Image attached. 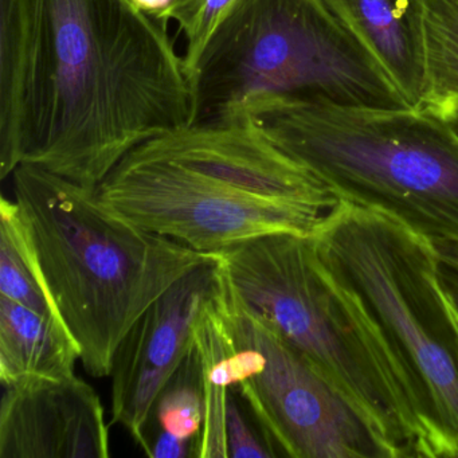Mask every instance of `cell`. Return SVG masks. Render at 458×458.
<instances>
[{
    "instance_id": "cell-1",
    "label": "cell",
    "mask_w": 458,
    "mask_h": 458,
    "mask_svg": "<svg viewBox=\"0 0 458 458\" xmlns=\"http://www.w3.org/2000/svg\"><path fill=\"white\" fill-rule=\"evenodd\" d=\"M167 20L132 0H0V178L98 191L141 144L195 122Z\"/></svg>"
},
{
    "instance_id": "cell-2",
    "label": "cell",
    "mask_w": 458,
    "mask_h": 458,
    "mask_svg": "<svg viewBox=\"0 0 458 458\" xmlns=\"http://www.w3.org/2000/svg\"><path fill=\"white\" fill-rule=\"evenodd\" d=\"M216 256L238 297L347 399L386 458L455 457L390 337L308 235L273 233Z\"/></svg>"
},
{
    "instance_id": "cell-3",
    "label": "cell",
    "mask_w": 458,
    "mask_h": 458,
    "mask_svg": "<svg viewBox=\"0 0 458 458\" xmlns=\"http://www.w3.org/2000/svg\"><path fill=\"white\" fill-rule=\"evenodd\" d=\"M12 176L50 307L85 371L111 377L117 347L141 313L214 254L136 226L96 191L44 168L22 165Z\"/></svg>"
},
{
    "instance_id": "cell-4",
    "label": "cell",
    "mask_w": 458,
    "mask_h": 458,
    "mask_svg": "<svg viewBox=\"0 0 458 458\" xmlns=\"http://www.w3.org/2000/svg\"><path fill=\"white\" fill-rule=\"evenodd\" d=\"M339 199L458 241V133L425 108L257 98L237 108Z\"/></svg>"
},
{
    "instance_id": "cell-5",
    "label": "cell",
    "mask_w": 458,
    "mask_h": 458,
    "mask_svg": "<svg viewBox=\"0 0 458 458\" xmlns=\"http://www.w3.org/2000/svg\"><path fill=\"white\" fill-rule=\"evenodd\" d=\"M195 122L257 98L407 106L324 0H238L192 73Z\"/></svg>"
},
{
    "instance_id": "cell-6",
    "label": "cell",
    "mask_w": 458,
    "mask_h": 458,
    "mask_svg": "<svg viewBox=\"0 0 458 458\" xmlns=\"http://www.w3.org/2000/svg\"><path fill=\"white\" fill-rule=\"evenodd\" d=\"M308 238L390 337L458 458V328L430 240L393 214L344 199Z\"/></svg>"
},
{
    "instance_id": "cell-7",
    "label": "cell",
    "mask_w": 458,
    "mask_h": 458,
    "mask_svg": "<svg viewBox=\"0 0 458 458\" xmlns=\"http://www.w3.org/2000/svg\"><path fill=\"white\" fill-rule=\"evenodd\" d=\"M216 302L237 388L276 457L386 458L347 399L235 293L219 262Z\"/></svg>"
},
{
    "instance_id": "cell-8",
    "label": "cell",
    "mask_w": 458,
    "mask_h": 458,
    "mask_svg": "<svg viewBox=\"0 0 458 458\" xmlns=\"http://www.w3.org/2000/svg\"><path fill=\"white\" fill-rule=\"evenodd\" d=\"M136 226L218 254L273 233L308 235L331 208L245 194L173 162L128 154L96 191Z\"/></svg>"
},
{
    "instance_id": "cell-9",
    "label": "cell",
    "mask_w": 458,
    "mask_h": 458,
    "mask_svg": "<svg viewBox=\"0 0 458 458\" xmlns=\"http://www.w3.org/2000/svg\"><path fill=\"white\" fill-rule=\"evenodd\" d=\"M218 273L214 254L176 281L141 313L114 353L111 425H122L146 454L155 402L191 347L198 318L218 285Z\"/></svg>"
},
{
    "instance_id": "cell-10",
    "label": "cell",
    "mask_w": 458,
    "mask_h": 458,
    "mask_svg": "<svg viewBox=\"0 0 458 458\" xmlns=\"http://www.w3.org/2000/svg\"><path fill=\"white\" fill-rule=\"evenodd\" d=\"M131 154L175 163L256 197L328 208L339 202L315 174L284 154L238 109L152 139Z\"/></svg>"
},
{
    "instance_id": "cell-11",
    "label": "cell",
    "mask_w": 458,
    "mask_h": 458,
    "mask_svg": "<svg viewBox=\"0 0 458 458\" xmlns=\"http://www.w3.org/2000/svg\"><path fill=\"white\" fill-rule=\"evenodd\" d=\"M4 387L0 458L111 455L100 396L81 377H28Z\"/></svg>"
},
{
    "instance_id": "cell-12",
    "label": "cell",
    "mask_w": 458,
    "mask_h": 458,
    "mask_svg": "<svg viewBox=\"0 0 458 458\" xmlns=\"http://www.w3.org/2000/svg\"><path fill=\"white\" fill-rule=\"evenodd\" d=\"M410 108L426 89V0H324Z\"/></svg>"
},
{
    "instance_id": "cell-13",
    "label": "cell",
    "mask_w": 458,
    "mask_h": 458,
    "mask_svg": "<svg viewBox=\"0 0 458 458\" xmlns=\"http://www.w3.org/2000/svg\"><path fill=\"white\" fill-rule=\"evenodd\" d=\"M79 345L55 315L0 296V382L73 377Z\"/></svg>"
},
{
    "instance_id": "cell-14",
    "label": "cell",
    "mask_w": 458,
    "mask_h": 458,
    "mask_svg": "<svg viewBox=\"0 0 458 458\" xmlns=\"http://www.w3.org/2000/svg\"><path fill=\"white\" fill-rule=\"evenodd\" d=\"M216 291L203 308L192 334L205 399L202 428L192 444L194 457H229L226 412L230 391L234 388L233 342L216 307Z\"/></svg>"
},
{
    "instance_id": "cell-15",
    "label": "cell",
    "mask_w": 458,
    "mask_h": 458,
    "mask_svg": "<svg viewBox=\"0 0 458 458\" xmlns=\"http://www.w3.org/2000/svg\"><path fill=\"white\" fill-rule=\"evenodd\" d=\"M426 89L420 108H458V0H426Z\"/></svg>"
},
{
    "instance_id": "cell-16",
    "label": "cell",
    "mask_w": 458,
    "mask_h": 458,
    "mask_svg": "<svg viewBox=\"0 0 458 458\" xmlns=\"http://www.w3.org/2000/svg\"><path fill=\"white\" fill-rule=\"evenodd\" d=\"M0 296L55 315L39 281L20 208L6 197L0 202Z\"/></svg>"
},
{
    "instance_id": "cell-17",
    "label": "cell",
    "mask_w": 458,
    "mask_h": 458,
    "mask_svg": "<svg viewBox=\"0 0 458 458\" xmlns=\"http://www.w3.org/2000/svg\"><path fill=\"white\" fill-rule=\"evenodd\" d=\"M205 412L199 361L192 340L181 366L171 375L157 395L149 422H157V433L170 434L194 444L199 436ZM148 422V423H149Z\"/></svg>"
},
{
    "instance_id": "cell-18",
    "label": "cell",
    "mask_w": 458,
    "mask_h": 458,
    "mask_svg": "<svg viewBox=\"0 0 458 458\" xmlns=\"http://www.w3.org/2000/svg\"><path fill=\"white\" fill-rule=\"evenodd\" d=\"M237 4L238 0H186L157 15L163 20L175 21L179 31L186 38L183 58L189 79H191L211 37Z\"/></svg>"
},
{
    "instance_id": "cell-19",
    "label": "cell",
    "mask_w": 458,
    "mask_h": 458,
    "mask_svg": "<svg viewBox=\"0 0 458 458\" xmlns=\"http://www.w3.org/2000/svg\"><path fill=\"white\" fill-rule=\"evenodd\" d=\"M234 388L230 391L227 401L226 437L227 453L230 458H270L276 457L264 437L249 425L245 415L235 401Z\"/></svg>"
},
{
    "instance_id": "cell-20",
    "label": "cell",
    "mask_w": 458,
    "mask_h": 458,
    "mask_svg": "<svg viewBox=\"0 0 458 458\" xmlns=\"http://www.w3.org/2000/svg\"><path fill=\"white\" fill-rule=\"evenodd\" d=\"M430 242L438 259L442 278L458 286V241L434 238Z\"/></svg>"
},
{
    "instance_id": "cell-21",
    "label": "cell",
    "mask_w": 458,
    "mask_h": 458,
    "mask_svg": "<svg viewBox=\"0 0 458 458\" xmlns=\"http://www.w3.org/2000/svg\"><path fill=\"white\" fill-rule=\"evenodd\" d=\"M147 455L152 458L191 457V444L170 434L157 433L149 439Z\"/></svg>"
},
{
    "instance_id": "cell-22",
    "label": "cell",
    "mask_w": 458,
    "mask_h": 458,
    "mask_svg": "<svg viewBox=\"0 0 458 458\" xmlns=\"http://www.w3.org/2000/svg\"><path fill=\"white\" fill-rule=\"evenodd\" d=\"M439 276H441V273H439ZM441 283L445 302H446L447 308H449L450 315H452L455 326L458 327V286L445 280V278H442V276Z\"/></svg>"
},
{
    "instance_id": "cell-23",
    "label": "cell",
    "mask_w": 458,
    "mask_h": 458,
    "mask_svg": "<svg viewBox=\"0 0 458 458\" xmlns=\"http://www.w3.org/2000/svg\"><path fill=\"white\" fill-rule=\"evenodd\" d=\"M132 4L143 12L159 15L170 7L173 0H132Z\"/></svg>"
},
{
    "instance_id": "cell-24",
    "label": "cell",
    "mask_w": 458,
    "mask_h": 458,
    "mask_svg": "<svg viewBox=\"0 0 458 458\" xmlns=\"http://www.w3.org/2000/svg\"><path fill=\"white\" fill-rule=\"evenodd\" d=\"M439 116L446 119L447 123L452 125L453 130L458 133V108L449 109V111L444 112V114H439Z\"/></svg>"
},
{
    "instance_id": "cell-25",
    "label": "cell",
    "mask_w": 458,
    "mask_h": 458,
    "mask_svg": "<svg viewBox=\"0 0 458 458\" xmlns=\"http://www.w3.org/2000/svg\"><path fill=\"white\" fill-rule=\"evenodd\" d=\"M184 2H186V0H173V4H170V7L179 6V4H184ZM170 7H168V9H170Z\"/></svg>"
}]
</instances>
